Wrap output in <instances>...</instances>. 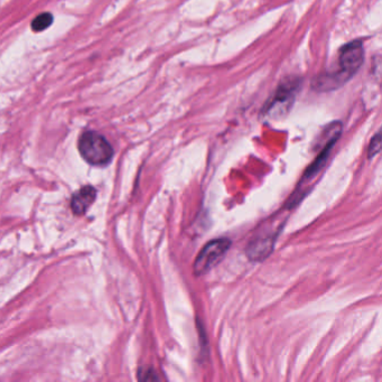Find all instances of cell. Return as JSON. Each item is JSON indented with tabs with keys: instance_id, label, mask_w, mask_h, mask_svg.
<instances>
[{
	"instance_id": "6",
	"label": "cell",
	"mask_w": 382,
	"mask_h": 382,
	"mask_svg": "<svg viewBox=\"0 0 382 382\" xmlns=\"http://www.w3.org/2000/svg\"><path fill=\"white\" fill-rule=\"evenodd\" d=\"M264 230L259 231L258 234H256L255 238L247 246V255L252 260H264L271 255L276 241L277 232L282 226L276 227V224L271 226L269 223H264Z\"/></svg>"
},
{
	"instance_id": "9",
	"label": "cell",
	"mask_w": 382,
	"mask_h": 382,
	"mask_svg": "<svg viewBox=\"0 0 382 382\" xmlns=\"http://www.w3.org/2000/svg\"><path fill=\"white\" fill-rule=\"evenodd\" d=\"M380 150H381V136H380V133L373 137L371 143L369 145V150H368V157L369 159H372L377 154H379Z\"/></svg>"
},
{
	"instance_id": "8",
	"label": "cell",
	"mask_w": 382,
	"mask_h": 382,
	"mask_svg": "<svg viewBox=\"0 0 382 382\" xmlns=\"http://www.w3.org/2000/svg\"><path fill=\"white\" fill-rule=\"evenodd\" d=\"M53 16L50 13H44L38 15L31 22V28L34 31H43L53 24Z\"/></svg>"
},
{
	"instance_id": "2",
	"label": "cell",
	"mask_w": 382,
	"mask_h": 382,
	"mask_svg": "<svg viewBox=\"0 0 382 382\" xmlns=\"http://www.w3.org/2000/svg\"><path fill=\"white\" fill-rule=\"evenodd\" d=\"M342 133L341 122H336L327 126V139L325 143V146L322 148L320 154L317 156L314 162L312 163L308 166V169L305 171L301 182H299V187L296 189L295 192L292 193L290 199L287 201L286 208H295L296 205L301 202V200L304 199L306 193L310 191L308 187L313 183V180L317 178V175L320 174L324 166L329 161V154L332 152V148L336 145V141L339 140L340 136Z\"/></svg>"
},
{
	"instance_id": "5",
	"label": "cell",
	"mask_w": 382,
	"mask_h": 382,
	"mask_svg": "<svg viewBox=\"0 0 382 382\" xmlns=\"http://www.w3.org/2000/svg\"><path fill=\"white\" fill-rule=\"evenodd\" d=\"M301 82L295 79H290L288 81L283 82L279 87L277 89L276 94L271 99L264 112L271 118L275 117H282L286 115L290 109V107L294 105L296 94L299 92Z\"/></svg>"
},
{
	"instance_id": "7",
	"label": "cell",
	"mask_w": 382,
	"mask_h": 382,
	"mask_svg": "<svg viewBox=\"0 0 382 382\" xmlns=\"http://www.w3.org/2000/svg\"><path fill=\"white\" fill-rule=\"evenodd\" d=\"M96 196V191L94 187H90V185L82 187L81 190H79L74 195L72 196V211L74 212V215H84L87 208H90V205L94 202Z\"/></svg>"
},
{
	"instance_id": "4",
	"label": "cell",
	"mask_w": 382,
	"mask_h": 382,
	"mask_svg": "<svg viewBox=\"0 0 382 382\" xmlns=\"http://www.w3.org/2000/svg\"><path fill=\"white\" fill-rule=\"evenodd\" d=\"M230 247L231 241L228 238H219L206 243L193 264V271L196 276H202L215 268L227 255Z\"/></svg>"
},
{
	"instance_id": "3",
	"label": "cell",
	"mask_w": 382,
	"mask_h": 382,
	"mask_svg": "<svg viewBox=\"0 0 382 382\" xmlns=\"http://www.w3.org/2000/svg\"><path fill=\"white\" fill-rule=\"evenodd\" d=\"M79 150L84 161L94 166H106L113 157L109 141L96 131H87L80 137Z\"/></svg>"
},
{
	"instance_id": "1",
	"label": "cell",
	"mask_w": 382,
	"mask_h": 382,
	"mask_svg": "<svg viewBox=\"0 0 382 382\" xmlns=\"http://www.w3.org/2000/svg\"><path fill=\"white\" fill-rule=\"evenodd\" d=\"M364 44L360 40L345 44L340 50L339 68L325 74L318 75L315 80V89L320 91L334 90L353 78L364 64Z\"/></svg>"
}]
</instances>
